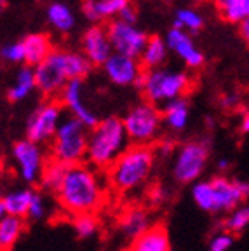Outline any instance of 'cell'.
<instances>
[{
	"instance_id": "6da1fadb",
	"label": "cell",
	"mask_w": 249,
	"mask_h": 251,
	"mask_svg": "<svg viewBox=\"0 0 249 251\" xmlns=\"http://www.w3.org/2000/svg\"><path fill=\"white\" fill-rule=\"evenodd\" d=\"M56 197L59 206L74 216L96 213L105 201V181L101 180L100 169L84 162L68 166Z\"/></svg>"
},
{
	"instance_id": "7a4b0ae2",
	"label": "cell",
	"mask_w": 249,
	"mask_h": 251,
	"mask_svg": "<svg viewBox=\"0 0 249 251\" xmlns=\"http://www.w3.org/2000/svg\"><path fill=\"white\" fill-rule=\"evenodd\" d=\"M35 70L37 91L46 98H54L61 93L66 82L74 78H86L93 70V65L82 51L52 49V52L39 63Z\"/></svg>"
},
{
	"instance_id": "3957f363",
	"label": "cell",
	"mask_w": 249,
	"mask_h": 251,
	"mask_svg": "<svg viewBox=\"0 0 249 251\" xmlns=\"http://www.w3.org/2000/svg\"><path fill=\"white\" fill-rule=\"evenodd\" d=\"M155 152L150 145H131L106 169V181L119 194L134 192L147 183L155 166Z\"/></svg>"
},
{
	"instance_id": "277c9868",
	"label": "cell",
	"mask_w": 249,
	"mask_h": 251,
	"mask_svg": "<svg viewBox=\"0 0 249 251\" xmlns=\"http://www.w3.org/2000/svg\"><path fill=\"white\" fill-rule=\"evenodd\" d=\"M131 145L124 121L119 117H106L98 121L89 129L86 161L100 171H106L121 153Z\"/></svg>"
},
{
	"instance_id": "5b68a950",
	"label": "cell",
	"mask_w": 249,
	"mask_h": 251,
	"mask_svg": "<svg viewBox=\"0 0 249 251\" xmlns=\"http://www.w3.org/2000/svg\"><path fill=\"white\" fill-rule=\"evenodd\" d=\"M192 197L199 208L206 213L234 211L246 197H249V183L214 176L211 180L195 181Z\"/></svg>"
},
{
	"instance_id": "8992f818",
	"label": "cell",
	"mask_w": 249,
	"mask_h": 251,
	"mask_svg": "<svg viewBox=\"0 0 249 251\" xmlns=\"http://www.w3.org/2000/svg\"><path fill=\"white\" fill-rule=\"evenodd\" d=\"M136 87L147 101L162 106L166 101L187 96L192 87V77L185 70L164 65L153 70H145Z\"/></svg>"
},
{
	"instance_id": "52a82bcc",
	"label": "cell",
	"mask_w": 249,
	"mask_h": 251,
	"mask_svg": "<svg viewBox=\"0 0 249 251\" xmlns=\"http://www.w3.org/2000/svg\"><path fill=\"white\" fill-rule=\"evenodd\" d=\"M89 129L91 127H87L77 117L65 115L56 129L54 138L49 143L51 159L61 161L68 166L86 161Z\"/></svg>"
},
{
	"instance_id": "ba28073f",
	"label": "cell",
	"mask_w": 249,
	"mask_h": 251,
	"mask_svg": "<svg viewBox=\"0 0 249 251\" xmlns=\"http://www.w3.org/2000/svg\"><path fill=\"white\" fill-rule=\"evenodd\" d=\"M122 121L127 131L129 141L134 145H152L159 138L164 126L160 106L147 100L131 106Z\"/></svg>"
},
{
	"instance_id": "9c48e42d",
	"label": "cell",
	"mask_w": 249,
	"mask_h": 251,
	"mask_svg": "<svg viewBox=\"0 0 249 251\" xmlns=\"http://www.w3.org/2000/svg\"><path fill=\"white\" fill-rule=\"evenodd\" d=\"M65 106L59 100L47 98L35 106L26 121V138L40 145H49L54 138L59 122L63 121Z\"/></svg>"
},
{
	"instance_id": "30bf717a",
	"label": "cell",
	"mask_w": 249,
	"mask_h": 251,
	"mask_svg": "<svg viewBox=\"0 0 249 251\" xmlns=\"http://www.w3.org/2000/svg\"><path fill=\"white\" fill-rule=\"evenodd\" d=\"M209 159V145L204 140L187 141L176 150L173 175L179 183H194L200 178Z\"/></svg>"
},
{
	"instance_id": "8fae6325",
	"label": "cell",
	"mask_w": 249,
	"mask_h": 251,
	"mask_svg": "<svg viewBox=\"0 0 249 251\" xmlns=\"http://www.w3.org/2000/svg\"><path fill=\"white\" fill-rule=\"evenodd\" d=\"M12 161H14L21 180L26 185H33L40 180L44 168L47 164V155L44 145L31 141L30 138L16 141L11 150Z\"/></svg>"
},
{
	"instance_id": "7c38bea8",
	"label": "cell",
	"mask_w": 249,
	"mask_h": 251,
	"mask_svg": "<svg viewBox=\"0 0 249 251\" xmlns=\"http://www.w3.org/2000/svg\"><path fill=\"white\" fill-rule=\"evenodd\" d=\"M106 30H108L113 52L140 58L148 35L138 26V23H127L121 18H115L106 23Z\"/></svg>"
},
{
	"instance_id": "4fadbf2b",
	"label": "cell",
	"mask_w": 249,
	"mask_h": 251,
	"mask_svg": "<svg viewBox=\"0 0 249 251\" xmlns=\"http://www.w3.org/2000/svg\"><path fill=\"white\" fill-rule=\"evenodd\" d=\"M101 68L105 77L113 86L119 87L136 86L145 72L140 58L121 54V52H112L110 58L101 65Z\"/></svg>"
},
{
	"instance_id": "5bb4252c",
	"label": "cell",
	"mask_w": 249,
	"mask_h": 251,
	"mask_svg": "<svg viewBox=\"0 0 249 251\" xmlns=\"http://www.w3.org/2000/svg\"><path fill=\"white\" fill-rule=\"evenodd\" d=\"M164 39H166V44H168L169 52H173L187 68L197 70V68H200L206 63L204 52L199 49L192 33H188V31L171 26Z\"/></svg>"
},
{
	"instance_id": "9a60e30c",
	"label": "cell",
	"mask_w": 249,
	"mask_h": 251,
	"mask_svg": "<svg viewBox=\"0 0 249 251\" xmlns=\"http://www.w3.org/2000/svg\"><path fill=\"white\" fill-rule=\"evenodd\" d=\"M84 87H86L84 86V78H74V80L65 84L61 93L58 94V100L65 106V110L70 112V115L82 121L87 127H93V126L98 124L100 119H98L96 112H93L87 106L86 98H84Z\"/></svg>"
},
{
	"instance_id": "2e32d148",
	"label": "cell",
	"mask_w": 249,
	"mask_h": 251,
	"mask_svg": "<svg viewBox=\"0 0 249 251\" xmlns=\"http://www.w3.org/2000/svg\"><path fill=\"white\" fill-rule=\"evenodd\" d=\"M80 47L93 67H101L113 52L106 25L91 23V26L82 33Z\"/></svg>"
},
{
	"instance_id": "e0dca14e",
	"label": "cell",
	"mask_w": 249,
	"mask_h": 251,
	"mask_svg": "<svg viewBox=\"0 0 249 251\" xmlns=\"http://www.w3.org/2000/svg\"><path fill=\"white\" fill-rule=\"evenodd\" d=\"M131 0H82V14L89 23H108L119 18Z\"/></svg>"
},
{
	"instance_id": "ac0fdd59",
	"label": "cell",
	"mask_w": 249,
	"mask_h": 251,
	"mask_svg": "<svg viewBox=\"0 0 249 251\" xmlns=\"http://www.w3.org/2000/svg\"><path fill=\"white\" fill-rule=\"evenodd\" d=\"M160 110H162L164 126H168L169 131L181 133L187 129L188 121H190V105H188L185 96L166 101L160 106Z\"/></svg>"
},
{
	"instance_id": "d6986e66",
	"label": "cell",
	"mask_w": 249,
	"mask_h": 251,
	"mask_svg": "<svg viewBox=\"0 0 249 251\" xmlns=\"http://www.w3.org/2000/svg\"><path fill=\"white\" fill-rule=\"evenodd\" d=\"M129 251H171L168 230L160 225L150 227L132 239Z\"/></svg>"
},
{
	"instance_id": "ffe728a7",
	"label": "cell",
	"mask_w": 249,
	"mask_h": 251,
	"mask_svg": "<svg viewBox=\"0 0 249 251\" xmlns=\"http://www.w3.org/2000/svg\"><path fill=\"white\" fill-rule=\"evenodd\" d=\"M23 46H25V63L30 65V67H37L54 49L52 40L46 33H28L23 39Z\"/></svg>"
},
{
	"instance_id": "44dd1931",
	"label": "cell",
	"mask_w": 249,
	"mask_h": 251,
	"mask_svg": "<svg viewBox=\"0 0 249 251\" xmlns=\"http://www.w3.org/2000/svg\"><path fill=\"white\" fill-rule=\"evenodd\" d=\"M35 89H37L35 70H33V67L23 63V65L18 68V72H16L14 82H12L11 87L7 89V98H9V101H12V103L23 101V100H26Z\"/></svg>"
},
{
	"instance_id": "7402d4cb",
	"label": "cell",
	"mask_w": 249,
	"mask_h": 251,
	"mask_svg": "<svg viewBox=\"0 0 249 251\" xmlns=\"http://www.w3.org/2000/svg\"><path fill=\"white\" fill-rule=\"evenodd\" d=\"M169 56V49L166 39L159 35H152L147 39L143 51L140 54V61L143 65L145 70H153L166 65V59Z\"/></svg>"
},
{
	"instance_id": "603a6c76",
	"label": "cell",
	"mask_w": 249,
	"mask_h": 251,
	"mask_svg": "<svg viewBox=\"0 0 249 251\" xmlns=\"http://www.w3.org/2000/svg\"><path fill=\"white\" fill-rule=\"evenodd\" d=\"M46 18L49 21L52 28L59 33H70L75 28V23H77V18H75L74 11L63 2H52L49 4L46 11Z\"/></svg>"
},
{
	"instance_id": "cb8c5ba5",
	"label": "cell",
	"mask_w": 249,
	"mask_h": 251,
	"mask_svg": "<svg viewBox=\"0 0 249 251\" xmlns=\"http://www.w3.org/2000/svg\"><path fill=\"white\" fill-rule=\"evenodd\" d=\"M25 232V218L5 215L0 222V251H11Z\"/></svg>"
},
{
	"instance_id": "d4e9b609",
	"label": "cell",
	"mask_w": 249,
	"mask_h": 251,
	"mask_svg": "<svg viewBox=\"0 0 249 251\" xmlns=\"http://www.w3.org/2000/svg\"><path fill=\"white\" fill-rule=\"evenodd\" d=\"M33 194L35 190L33 188H18V190H12L9 194H4L2 197V204H4L5 213L7 215L21 216V218H26L28 208H30V202L33 199Z\"/></svg>"
},
{
	"instance_id": "484cf974",
	"label": "cell",
	"mask_w": 249,
	"mask_h": 251,
	"mask_svg": "<svg viewBox=\"0 0 249 251\" xmlns=\"http://www.w3.org/2000/svg\"><path fill=\"white\" fill-rule=\"evenodd\" d=\"M119 227H121V232L125 237L134 239V237H138L140 234H143L147 228H150V216L141 208L129 209L121 218Z\"/></svg>"
},
{
	"instance_id": "4316f807",
	"label": "cell",
	"mask_w": 249,
	"mask_h": 251,
	"mask_svg": "<svg viewBox=\"0 0 249 251\" xmlns=\"http://www.w3.org/2000/svg\"><path fill=\"white\" fill-rule=\"evenodd\" d=\"M66 171H68V164H65L61 161H56V159H49L42 175H40V180H39L40 188H42L44 192L56 194L58 188L61 187L63 180H65Z\"/></svg>"
},
{
	"instance_id": "83f0119b",
	"label": "cell",
	"mask_w": 249,
	"mask_h": 251,
	"mask_svg": "<svg viewBox=\"0 0 249 251\" xmlns=\"http://www.w3.org/2000/svg\"><path fill=\"white\" fill-rule=\"evenodd\" d=\"M223 20L232 25H241L249 18V0H214Z\"/></svg>"
},
{
	"instance_id": "f1b7e54d",
	"label": "cell",
	"mask_w": 249,
	"mask_h": 251,
	"mask_svg": "<svg viewBox=\"0 0 249 251\" xmlns=\"http://www.w3.org/2000/svg\"><path fill=\"white\" fill-rule=\"evenodd\" d=\"M206 25L202 12H199L194 7H179L174 12V21H173V26L181 28V30L188 31V33H197L200 31Z\"/></svg>"
},
{
	"instance_id": "f546056e",
	"label": "cell",
	"mask_w": 249,
	"mask_h": 251,
	"mask_svg": "<svg viewBox=\"0 0 249 251\" xmlns=\"http://www.w3.org/2000/svg\"><path fill=\"white\" fill-rule=\"evenodd\" d=\"M100 228V222L94 216V213H82L75 215L74 218V230L78 239H89Z\"/></svg>"
},
{
	"instance_id": "4dcf8cb0",
	"label": "cell",
	"mask_w": 249,
	"mask_h": 251,
	"mask_svg": "<svg viewBox=\"0 0 249 251\" xmlns=\"http://www.w3.org/2000/svg\"><path fill=\"white\" fill-rule=\"evenodd\" d=\"M248 225H249V206L235 208L234 211H232V215L225 220V230L230 232V234L242 232Z\"/></svg>"
},
{
	"instance_id": "1f68e13d",
	"label": "cell",
	"mask_w": 249,
	"mask_h": 251,
	"mask_svg": "<svg viewBox=\"0 0 249 251\" xmlns=\"http://www.w3.org/2000/svg\"><path fill=\"white\" fill-rule=\"evenodd\" d=\"M0 58L5 63L12 65H23L25 63V46L23 40H16V42H7L0 47Z\"/></svg>"
},
{
	"instance_id": "d6a6232c",
	"label": "cell",
	"mask_w": 249,
	"mask_h": 251,
	"mask_svg": "<svg viewBox=\"0 0 249 251\" xmlns=\"http://www.w3.org/2000/svg\"><path fill=\"white\" fill-rule=\"evenodd\" d=\"M46 216V199L40 192L33 194V199L30 202V208H28L26 218L30 220H42Z\"/></svg>"
},
{
	"instance_id": "836d02e7",
	"label": "cell",
	"mask_w": 249,
	"mask_h": 251,
	"mask_svg": "<svg viewBox=\"0 0 249 251\" xmlns=\"http://www.w3.org/2000/svg\"><path fill=\"white\" fill-rule=\"evenodd\" d=\"M234 244V237L230 232H222V234L214 235L209 243V251H228Z\"/></svg>"
},
{
	"instance_id": "e575fe53",
	"label": "cell",
	"mask_w": 249,
	"mask_h": 251,
	"mask_svg": "<svg viewBox=\"0 0 249 251\" xmlns=\"http://www.w3.org/2000/svg\"><path fill=\"white\" fill-rule=\"evenodd\" d=\"M153 152H155V155L159 157V159H164V157H171L173 153L176 152L174 141H171V140H160L159 143L155 145V149H153Z\"/></svg>"
},
{
	"instance_id": "d590c367",
	"label": "cell",
	"mask_w": 249,
	"mask_h": 251,
	"mask_svg": "<svg viewBox=\"0 0 249 251\" xmlns=\"http://www.w3.org/2000/svg\"><path fill=\"white\" fill-rule=\"evenodd\" d=\"M241 103V96L237 93H225L220 98V106L225 110H235Z\"/></svg>"
},
{
	"instance_id": "8d00e7d4",
	"label": "cell",
	"mask_w": 249,
	"mask_h": 251,
	"mask_svg": "<svg viewBox=\"0 0 249 251\" xmlns=\"http://www.w3.org/2000/svg\"><path fill=\"white\" fill-rule=\"evenodd\" d=\"M119 18L127 23H138V9L134 7V4H129L122 9V12L119 14Z\"/></svg>"
},
{
	"instance_id": "74e56055",
	"label": "cell",
	"mask_w": 249,
	"mask_h": 251,
	"mask_svg": "<svg viewBox=\"0 0 249 251\" xmlns=\"http://www.w3.org/2000/svg\"><path fill=\"white\" fill-rule=\"evenodd\" d=\"M148 197H150V204H153V206H157V204L164 202L166 201V188L162 187H153L152 190H150V194H148Z\"/></svg>"
},
{
	"instance_id": "f35d334b",
	"label": "cell",
	"mask_w": 249,
	"mask_h": 251,
	"mask_svg": "<svg viewBox=\"0 0 249 251\" xmlns=\"http://www.w3.org/2000/svg\"><path fill=\"white\" fill-rule=\"evenodd\" d=\"M239 28H241L242 39L246 40V44H248V47H249V18L246 21H242V23L239 25Z\"/></svg>"
},
{
	"instance_id": "ab89813d",
	"label": "cell",
	"mask_w": 249,
	"mask_h": 251,
	"mask_svg": "<svg viewBox=\"0 0 249 251\" xmlns=\"http://www.w3.org/2000/svg\"><path fill=\"white\" fill-rule=\"evenodd\" d=\"M241 129H242V133L249 134V112H246V114L242 115V121H241Z\"/></svg>"
},
{
	"instance_id": "60d3db41",
	"label": "cell",
	"mask_w": 249,
	"mask_h": 251,
	"mask_svg": "<svg viewBox=\"0 0 249 251\" xmlns=\"http://www.w3.org/2000/svg\"><path fill=\"white\" fill-rule=\"evenodd\" d=\"M218 169H220V171H228V169H230V162L226 161V159H222V161L218 162Z\"/></svg>"
},
{
	"instance_id": "b9f144b4",
	"label": "cell",
	"mask_w": 249,
	"mask_h": 251,
	"mask_svg": "<svg viewBox=\"0 0 249 251\" xmlns=\"http://www.w3.org/2000/svg\"><path fill=\"white\" fill-rule=\"evenodd\" d=\"M7 215V213H5V208H4V204H2V201H0V222H2V220H4V216Z\"/></svg>"
},
{
	"instance_id": "7bdbcfd3",
	"label": "cell",
	"mask_w": 249,
	"mask_h": 251,
	"mask_svg": "<svg viewBox=\"0 0 249 251\" xmlns=\"http://www.w3.org/2000/svg\"><path fill=\"white\" fill-rule=\"evenodd\" d=\"M5 5H7V0H0V12L4 11V9H5Z\"/></svg>"
},
{
	"instance_id": "ee69618b",
	"label": "cell",
	"mask_w": 249,
	"mask_h": 251,
	"mask_svg": "<svg viewBox=\"0 0 249 251\" xmlns=\"http://www.w3.org/2000/svg\"><path fill=\"white\" fill-rule=\"evenodd\" d=\"M2 197H4V188H2V181H0V201H2Z\"/></svg>"
}]
</instances>
